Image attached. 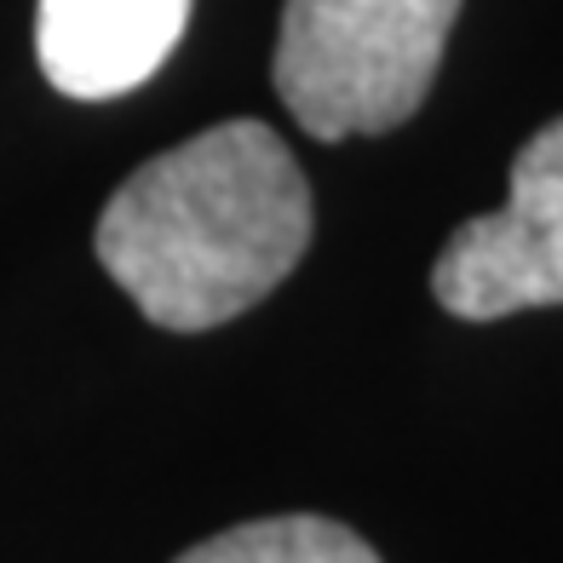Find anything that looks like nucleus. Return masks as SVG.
<instances>
[{
	"label": "nucleus",
	"mask_w": 563,
	"mask_h": 563,
	"mask_svg": "<svg viewBox=\"0 0 563 563\" xmlns=\"http://www.w3.org/2000/svg\"><path fill=\"white\" fill-rule=\"evenodd\" d=\"M311 242V185L265 121H219L162 150L104 201L98 265L167 328L253 311Z\"/></svg>",
	"instance_id": "f257e3e1"
},
{
	"label": "nucleus",
	"mask_w": 563,
	"mask_h": 563,
	"mask_svg": "<svg viewBox=\"0 0 563 563\" xmlns=\"http://www.w3.org/2000/svg\"><path fill=\"white\" fill-rule=\"evenodd\" d=\"M460 0H288L276 92L311 139H374L420 110Z\"/></svg>",
	"instance_id": "f03ea898"
},
{
	"label": "nucleus",
	"mask_w": 563,
	"mask_h": 563,
	"mask_svg": "<svg viewBox=\"0 0 563 563\" xmlns=\"http://www.w3.org/2000/svg\"><path fill=\"white\" fill-rule=\"evenodd\" d=\"M431 294L466 322L563 305V115L518 150L506 208L466 219L443 242Z\"/></svg>",
	"instance_id": "7ed1b4c3"
},
{
	"label": "nucleus",
	"mask_w": 563,
	"mask_h": 563,
	"mask_svg": "<svg viewBox=\"0 0 563 563\" xmlns=\"http://www.w3.org/2000/svg\"><path fill=\"white\" fill-rule=\"evenodd\" d=\"M190 0H41L35 53L69 98H121L167 64Z\"/></svg>",
	"instance_id": "20e7f679"
},
{
	"label": "nucleus",
	"mask_w": 563,
	"mask_h": 563,
	"mask_svg": "<svg viewBox=\"0 0 563 563\" xmlns=\"http://www.w3.org/2000/svg\"><path fill=\"white\" fill-rule=\"evenodd\" d=\"M173 563H379L374 547L356 529L334 523V518H260V523H236L213 534V541L190 547Z\"/></svg>",
	"instance_id": "39448f33"
}]
</instances>
